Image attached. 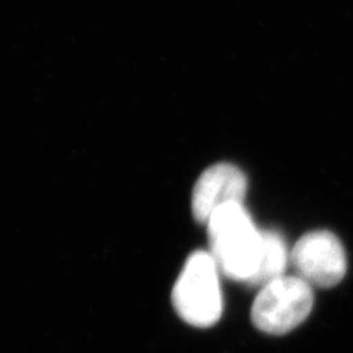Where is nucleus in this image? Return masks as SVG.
Segmentation results:
<instances>
[{"mask_svg":"<svg viewBox=\"0 0 353 353\" xmlns=\"http://www.w3.org/2000/svg\"><path fill=\"white\" fill-rule=\"evenodd\" d=\"M248 192V180L233 163H216L209 167L196 181L192 193V214L199 224H206L221 206L243 203Z\"/></svg>","mask_w":353,"mask_h":353,"instance_id":"obj_5","label":"nucleus"},{"mask_svg":"<svg viewBox=\"0 0 353 353\" xmlns=\"http://www.w3.org/2000/svg\"><path fill=\"white\" fill-rule=\"evenodd\" d=\"M287 265V249L284 239L275 231H262V252L259 267L250 285L263 287L283 277Z\"/></svg>","mask_w":353,"mask_h":353,"instance_id":"obj_6","label":"nucleus"},{"mask_svg":"<svg viewBox=\"0 0 353 353\" xmlns=\"http://www.w3.org/2000/svg\"><path fill=\"white\" fill-rule=\"evenodd\" d=\"M175 312L187 324L208 328L223 314L219 270L211 253L197 250L187 258L172 290Z\"/></svg>","mask_w":353,"mask_h":353,"instance_id":"obj_2","label":"nucleus"},{"mask_svg":"<svg viewBox=\"0 0 353 353\" xmlns=\"http://www.w3.org/2000/svg\"><path fill=\"white\" fill-rule=\"evenodd\" d=\"M209 253L221 274L237 281L250 283L259 267L262 231H259L243 203L221 206L206 223Z\"/></svg>","mask_w":353,"mask_h":353,"instance_id":"obj_1","label":"nucleus"},{"mask_svg":"<svg viewBox=\"0 0 353 353\" xmlns=\"http://www.w3.org/2000/svg\"><path fill=\"white\" fill-rule=\"evenodd\" d=\"M311 284L301 277H280L261 287L252 306V323L263 333L281 336L299 327L312 311Z\"/></svg>","mask_w":353,"mask_h":353,"instance_id":"obj_3","label":"nucleus"},{"mask_svg":"<svg viewBox=\"0 0 353 353\" xmlns=\"http://www.w3.org/2000/svg\"><path fill=\"white\" fill-rule=\"evenodd\" d=\"M290 258L302 280L323 289L339 284L347 268L343 245L330 231H312L302 236Z\"/></svg>","mask_w":353,"mask_h":353,"instance_id":"obj_4","label":"nucleus"}]
</instances>
